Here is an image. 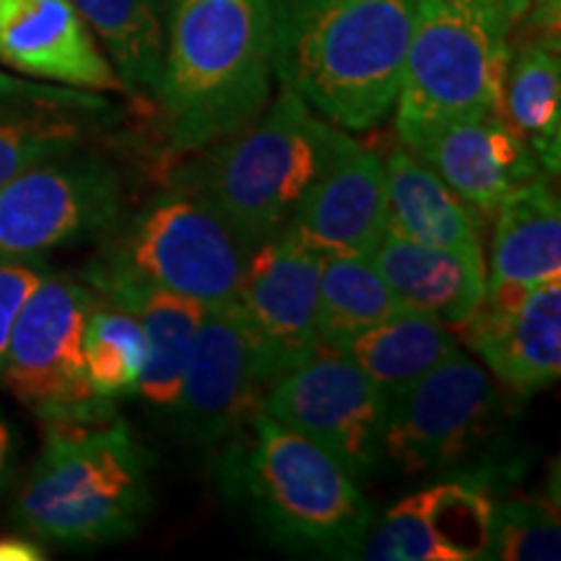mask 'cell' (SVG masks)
Here are the masks:
<instances>
[{"label":"cell","mask_w":561,"mask_h":561,"mask_svg":"<svg viewBox=\"0 0 561 561\" xmlns=\"http://www.w3.org/2000/svg\"><path fill=\"white\" fill-rule=\"evenodd\" d=\"M273 76L343 130L385 123L419 0H265Z\"/></svg>","instance_id":"cell-1"},{"label":"cell","mask_w":561,"mask_h":561,"mask_svg":"<svg viewBox=\"0 0 561 561\" xmlns=\"http://www.w3.org/2000/svg\"><path fill=\"white\" fill-rule=\"evenodd\" d=\"M219 489L273 546L359 559L375 507L341 462L263 409L221 442Z\"/></svg>","instance_id":"cell-2"},{"label":"cell","mask_w":561,"mask_h":561,"mask_svg":"<svg viewBox=\"0 0 561 561\" xmlns=\"http://www.w3.org/2000/svg\"><path fill=\"white\" fill-rule=\"evenodd\" d=\"M271 87L265 0H167L157 102L172 153H198L248 128Z\"/></svg>","instance_id":"cell-3"},{"label":"cell","mask_w":561,"mask_h":561,"mask_svg":"<svg viewBox=\"0 0 561 561\" xmlns=\"http://www.w3.org/2000/svg\"><path fill=\"white\" fill-rule=\"evenodd\" d=\"M13 502V523L42 541L100 549L136 536L153 510L149 458L125 421L50 424Z\"/></svg>","instance_id":"cell-4"},{"label":"cell","mask_w":561,"mask_h":561,"mask_svg":"<svg viewBox=\"0 0 561 561\" xmlns=\"http://www.w3.org/2000/svg\"><path fill=\"white\" fill-rule=\"evenodd\" d=\"M339 125L289 89L234 136L206 146V157L178 172V185L206 198L252 252L289 227L318 180Z\"/></svg>","instance_id":"cell-5"},{"label":"cell","mask_w":561,"mask_h":561,"mask_svg":"<svg viewBox=\"0 0 561 561\" xmlns=\"http://www.w3.org/2000/svg\"><path fill=\"white\" fill-rule=\"evenodd\" d=\"M110 242L87 271L94 280H133L182 294L203 307L234 305L250 250L206 198L174 182L128 221L110 227Z\"/></svg>","instance_id":"cell-6"},{"label":"cell","mask_w":561,"mask_h":561,"mask_svg":"<svg viewBox=\"0 0 561 561\" xmlns=\"http://www.w3.org/2000/svg\"><path fill=\"white\" fill-rule=\"evenodd\" d=\"M510 53L494 21L419 0L392 102L398 140L416 151L447 125L502 115Z\"/></svg>","instance_id":"cell-7"},{"label":"cell","mask_w":561,"mask_h":561,"mask_svg":"<svg viewBox=\"0 0 561 561\" xmlns=\"http://www.w3.org/2000/svg\"><path fill=\"white\" fill-rule=\"evenodd\" d=\"M507 419L500 382L483 364L455 351L416 385L392 398L382 462L405 476L504 468L489 445Z\"/></svg>","instance_id":"cell-8"},{"label":"cell","mask_w":561,"mask_h":561,"mask_svg":"<svg viewBox=\"0 0 561 561\" xmlns=\"http://www.w3.org/2000/svg\"><path fill=\"white\" fill-rule=\"evenodd\" d=\"M94 299L87 280L50 271L13 322L0 380L47 424L115 416L83 369V325Z\"/></svg>","instance_id":"cell-9"},{"label":"cell","mask_w":561,"mask_h":561,"mask_svg":"<svg viewBox=\"0 0 561 561\" xmlns=\"http://www.w3.org/2000/svg\"><path fill=\"white\" fill-rule=\"evenodd\" d=\"M123 214V178L81 149L32 167L0 185V257H45L107 234Z\"/></svg>","instance_id":"cell-10"},{"label":"cell","mask_w":561,"mask_h":561,"mask_svg":"<svg viewBox=\"0 0 561 561\" xmlns=\"http://www.w3.org/2000/svg\"><path fill=\"white\" fill-rule=\"evenodd\" d=\"M388 405L346 351L320 346L271 385L261 409L364 481L382 466Z\"/></svg>","instance_id":"cell-11"},{"label":"cell","mask_w":561,"mask_h":561,"mask_svg":"<svg viewBox=\"0 0 561 561\" xmlns=\"http://www.w3.org/2000/svg\"><path fill=\"white\" fill-rule=\"evenodd\" d=\"M322 261L325 252L294 227H286L250 252L234 305L261 343L273 382L320 348Z\"/></svg>","instance_id":"cell-12"},{"label":"cell","mask_w":561,"mask_h":561,"mask_svg":"<svg viewBox=\"0 0 561 561\" xmlns=\"http://www.w3.org/2000/svg\"><path fill=\"white\" fill-rule=\"evenodd\" d=\"M512 471L476 468L403 496L371 520L359 559L367 561H471L489 546L494 491Z\"/></svg>","instance_id":"cell-13"},{"label":"cell","mask_w":561,"mask_h":561,"mask_svg":"<svg viewBox=\"0 0 561 561\" xmlns=\"http://www.w3.org/2000/svg\"><path fill=\"white\" fill-rule=\"evenodd\" d=\"M271 385L261 343L237 305L206 307L174 416L195 445H221L237 424L261 409Z\"/></svg>","instance_id":"cell-14"},{"label":"cell","mask_w":561,"mask_h":561,"mask_svg":"<svg viewBox=\"0 0 561 561\" xmlns=\"http://www.w3.org/2000/svg\"><path fill=\"white\" fill-rule=\"evenodd\" d=\"M289 227L325 255H369L388 229L382 159L339 128Z\"/></svg>","instance_id":"cell-15"},{"label":"cell","mask_w":561,"mask_h":561,"mask_svg":"<svg viewBox=\"0 0 561 561\" xmlns=\"http://www.w3.org/2000/svg\"><path fill=\"white\" fill-rule=\"evenodd\" d=\"M0 66L83 91H125L70 0H0Z\"/></svg>","instance_id":"cell-16"},{"label":"cell","mask_w":561,"mask_h":561,"mask_svg":"<svg viewBox=\"0 0 561 561\" xmlns=\"http://www.w3.org/2000/svg\"><path fill=\"white\" fill-rule=\"evenodd\" d=\"M466 341L489 375L517 396L549 388L561 375V278L510 305H486L466 328Z\"/></svg>","instance_id":"cell-17"},{"label":"cell","mask_w":561,"mask_h":561,"mask_svg":"<svg viewBox=\"0 0 561 561\" xmlns=\"http://www.w3.org/2000/svg\"><path fill=\"white\" fill-rule=\"evenodd\" d=\"M481 219L523 182L541 178V164L504 115L447 125L416 151Z\"/></svg>","instance_id":"cell-18"},{"label":"cell","mask_w":561,"mask_h":561,"mask_svg":"<svg viewBox=\"0 0 561 561\" xmlns=\"http://www.w3.org/2000/svg\"><path fill=\"white\" fill-rule=\"evenodd\" d=\"M561 278V206L549 180L515 187L494 210L486 263V305H510Z\"/></svg>","instance_id":"cell-19"},{"label":"cell","mask_w":561,"mask_h":561,"mask_svg":"<svg viewBox=\"0 0 561 561\" xmlns=\"http://www.w3.org/2000/svg\"><path fill=\"white\" fill-rule=\"evenodd\" d=\"M369 261L405 307L421 310L458 331L486 301L483 250L434 248L385 229Z\"/></svg>","instance_id":"cell-20"},{"label":"cell","mask_w":561,"mask_h":561,"mask_svg":"<svg viewBox=\"0 0 561 561\" xmlns=\"http://www.w3.org/2000/svg\"><path fill=\"white\" fill-rule=\"evenodd\" d=\"M89 286L102 299L136 314L146 333V346H149L138 392L153 409L174 413L182 375L191 359L195 333H198L206 307L182 294L133 284V280H94Z\"/></svg>","instance_id":"cell-21"},{"label":"cell","mask_w":561,"mask_h":561,"mask_svg":"<svg viewBox=\"0 0 561 561\" xmlns=\"http://www.w3.org/2000/svg\"><path fill=\"white\" fill-rule=\"evenodd\" d=\"M388 231L434 248L483 250V219L426 164L398 140L382 161Z\"/></svg>","instance_id":"cell-22"},{"label":"cell","mask_w":561,"mask_h":561,"mask_svg":"<svg viewBox=\"0 0 561 561\" xmlns=\"http://www.w3.org/2000/svg\"><path fill=\"white\" fill-rule=\"evenodd\" d=\"M94 107L91 96L39 87L5 96L0 104V185L62 153L87 149L83 115H91Z\"/></svg>","instance_id":"cell-23"},{"label":"cell","mask_w":561,"mask_h":561,"mask_svg":"<svg viewBox=\"0 0 561 561\" xmlns=\"http://www.w3.org/2000/svg\"><path fill=\"white\" fill-rule=\"evenodd\" d=\"M455 351H460V339L453 328L413 307H401L356 335L346 354L390 403L434 367L450 359Z\"/></svg>","instance_id":"cell-24"},{"label":"cell","mask_w":561,"mask_h":561,"mask_svg":"<svg viewBox=\"0 0 561 561\" xmlns=\"http://www.w3.org/2000/svg\"><path fill=\"white\" fill-rule=\"evenodd\" d=\"M502 115L536 153L541 170L557 178L561 167L559 37L538 34L517 53H510Z\"/></svg>","instance_id":"cell-25"},{"label":"cell","mask_w":561,"mask_h":561,"mask_svg":"<svg viewBox=\"0 0 561 561\" xmlns=\"http://www.w3.org/2000/svg\"><path fill=\"white\" fill-rule=\"evenodd\" d=\"M100 37L125 94L157 100L167 0H70Z\"/></svg>","instance_id":"cell-26"},{"label":"cell","mask_w":561,"mask_h":561,"mask_svg":"<svg viewBox=\"0 0 561 561\" xmlns=\"http://www.w3.org/2000/svg\"><path fill=\"white\" fill-rule=\"evenodd\" d=\"M405 307L369 255H325L320 271V346L346 351L348 343Z\"/></svg>","instance_id":"cell-27"},{"label":"cell","mask_w":561,"mask_h":561,"mask_svg":"<svg viewBox=\"0 0 561 561\" xmlns=\"http://www.w3.org/2000/svg\"><path fill=\"white\" fill-rule=\"evenodd\" d=\"M81 348L87 380L96 396L115 403L117 398L138 392L149 346L136 314L96 294L83 325Z\"/></svg>","instance_id":"cell-28"},{"label":"cell","mask_w":561,"mask_h":561,"mask_svg":"<svg viewBox=\"0 0 561 561\" xmlns=\"http://www.w3.org/2000/svg\"><path fill=\"white\" fill-rule=\"evenodd\" d=\"M561 557V530L557 504L543 500L491 502L489 546L491 561H557Z\"/></svg>","instance_id":"cell-29"},{"label":"cell","mask_w":561,"mask_h":561,"mask_svg":"<svg viewBox=\"0 0 561 561\" xmlns=\"http://www.w3.org/2000/svg\"><path fill=\"white\" fill-rule=\"evenodd\" d=\"M47 273L50 265L45 263V257H0V371H3L13 322Z\"/></svg>","instance_id":"cell-30"},{"label":"cell","mask_w":561,"mask_h":561,"mask_svg":"<svg viewBox=\"0 0 561 561\" xmlns=\"http://www.w3.org/2000/svg\"><path fill=\"white\" fill-rule=\"evenodd\" d=\"M525 19L543 37H559L561 0H530V9L525 13Z\"/></svg>","instance_id":"cell-31"},{"label":"cell","mask_w":561,"mask_h":561,"mask_svg":"<svg viewBox=\"0 0 561 561\" xmlns=\"http://www.w3.org/2000/svg\"><path fill=\"white\" fill-rule=\"evenodd\" d=\"M47 559V551L30 538L3 536L0 538V561H42Z\"/></svg>","instance_id":"cell-32"},{"label":"cell","mask_w":561,"mask_h":561,"mask_svg":"<svg viewBox=\"0 0 561 561\" xmlns=\"http://www.w3.org/2000/svg\"><path fill=\"white\" fill-rule=\"evenodd\" d=\"M491 9L500 21V26L507 34H512L525 21V13L530 9V0H491Z\"/></svg>","instance_id":"cell-33"},{"label":"cell","mask_w":561,"mask_h":561,"mask_svg":"<svg viewBox=\"0 0 561 561\" xmlns=\"http://www.w3.org/2000/svg\"><path fill=\"white\" fill-rule=\"evenodd\" d=\"M13 466H16V442H13L11 426L0 419V494L9 486Z\"/></svg>","instance_id":"cell-34"},{"label":"cell","mask_w":561,"mask_h":561,"mask_svg":"<svg viewBox=\"0 0 561 561\" xmlns=\"http://www.w3.org/2000/svg\"><path fill=\"white\" fill-rule=\"evenodd\" d=\"M430 3L447 5V9H458V11L473 13V16L489 19V21H494L496 26H500V21H496V16H494V9H491V0H430ZM500 30H502V26H500ZM504 34H507V32H504ZM507 37H510V34H507Z\"/></svg>","instance_id":"cell-35"},{"label":"cell","mask_w":561,"mask_h":561,"mask_svg":"<svg viewBox=\"0 0 561 561\" xmlns=\"http://www.w3.org/2000/svg\"><path fill=\"white\" fill-rule=\"evenodd\" d=\"M24 89H30V83H21V81H13V79H5V76H0V100H5V96H11V94H21Z\"/></svg>","instance_id":"cell-36"}]
</instances>
